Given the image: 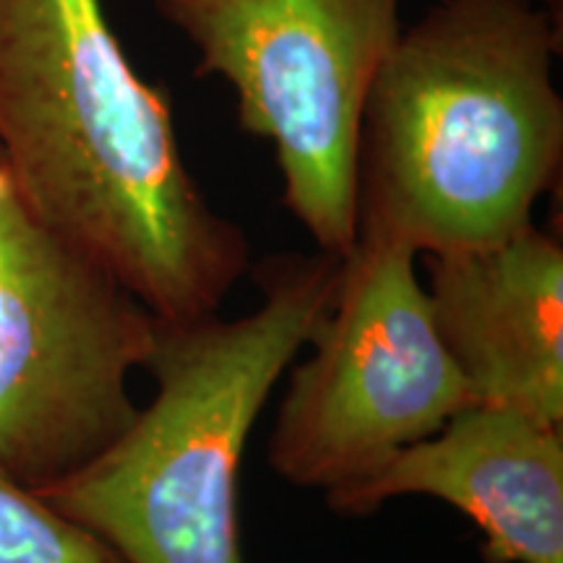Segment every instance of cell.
I'll return each instance as SVG.
<instances>
[{
	"mask_svg": "<svg viewBox=\"0 0 563 563\" xmlns=\"http://www.w3.org/2000/svg\"><path fill=\"white\" fill-rule=\"evenodd\" d=\"M0 170L42 228L162 321L220 311L249 243L183 159L170 97L102 0H0Z\"/></svg>",
	"mask_w": 563,
	"mask_h": 563,
	"instance_id": "cell-1",
	"label": "cell"
},
{
	"mask_svg": "<svg viewBox=\"0 0 563 563\" xmlns=\"http://www.w3.org/2000/svg\"><path fill=\"white\" fill-rule=\"evenodd\" d=\"M561 42L538 0H435L399 32L363 104L357 235L443 256L530 228L561 175Z\"/></svg>",
	"mask_w": 563,
	"mask_h": 563,
	"instance_id": "cell-2",
	"label": "cell"
},
{
	"mask_svg": "<svg viewBox=\"0 0 563 563\" xmlns=\"http://www.w3.org/2000/svg\"><path fill=\"white\" fill-rule=\"evenodd\" d=\"M342 256H277L264 300L241 319L162 321L157 391L129 428L66 481L34 490L123 563H245L241 467L282 373L332 306Z\"/></svg>",
	"mask_w": 563,
	"mask_h": 563,
	"instance_id": "cell-3",
	"label": "cell"
},
{
	"mask_svg": "<svg viewBox=\"0 0 563 563\" xmlns=\"http://www.w3.org/2000/svg\"><path fill=\"white\" fill-rule=\"evenodd\" d=\"M199 53L196 76L235 91L238 123L269 139L282 201L319 251L357 235L355 165L365 95L397 42L399 0H152Z\"/></svg>",
	"mask_w": 563,
	"mask_h": 563,
	"instance_id": "cell-4",
	"label": "cell"
},
{
	"mask_svg": "<svg viewBox=\"0 0 563 563\" xmlns=\"http://www.w3.org/2000/svg\"><path fill=\"white\" fill-rule=\"evenodd\" d=\"M159 319L21 207L0 170V473L30 490L104 452L139 407L129 378Z\"/></svg>",
	"mask_w": 563,
	"mask_h": 563,
	"instance_id": "cell-5",
	"label": "cell"
},
{
	"mask_svg": "<svg viewBox=\"0 0 563 563\" xmlns=\"http://www.w3.org/2000/svg\"><path fill=\"white\" fill-rule=\"evenodd\" d=\"M418 253L357 235L342 256L313 352L292 371L269 464L298 488L336 490L477 402L435 329Z\"/></svg>",
	"mask_w": 563,
	"mask_h": 563,
	"instance_id": "cell-6",
	"label": "cell"
},
{
	"mask_svg": "<svg viewBox=\"0 0 563 563\" xmlns=\"http://www.w3.org/2000/svg\"><path fill=\"white\" fill-rule=\"evenodd\" d=\"M397 496L460 509L483 532L488 563H563V435L553 422L473 402L327 501L357 517Z\"/></svg>",
	"mask_w": 563,
	"mask_h": 563,
	"instance_id": "cell-7",
	"label": "cell"
},
{
	"mask_svg": "<svg viewBox=\"0 0 563 563\" xmlns=\"http://www.w3.org/2000/svg\"><path fill=\"white\" fill-rule=\"evenodd\" d=\"M435 329L477 402L563 422V249L534 224L428 256Z\"/></svg>",
	"mask_w": 563,
	"mask_h": 563,
	"instance_id": "cell-8",
	"label": "cell"
},
{
	"mask_svg": "<svg viewBox=\"0 0 563 563\" xmlns=\"http://www.w3.org/2000/svg\"><path fill=\"white\" fill-rule=\"evenodd\" d=\"M0 563H123L37 493L0 473Z\"/></svg>",
	"mask_w": 563,
	"mask_h": 563,
	"instance_id": "cell-9",
	"label": "cell"
},
{
	"mask_svg": "<svg viewBox=\"0 0 563 563\" xmlns=\"http://www.w3.org/2000/svg\"><path fill=\"white\" fill-rule=\"evenodd\" d=\"M540 5H543L548 16L553 19L555 26H561L563 30V0H538Z\"/></svg>",
	"mask_w": 563,
	"mask_h": 563,
	"instance_id": "cell-10",
	"label": "cell"
}]
</instances>
